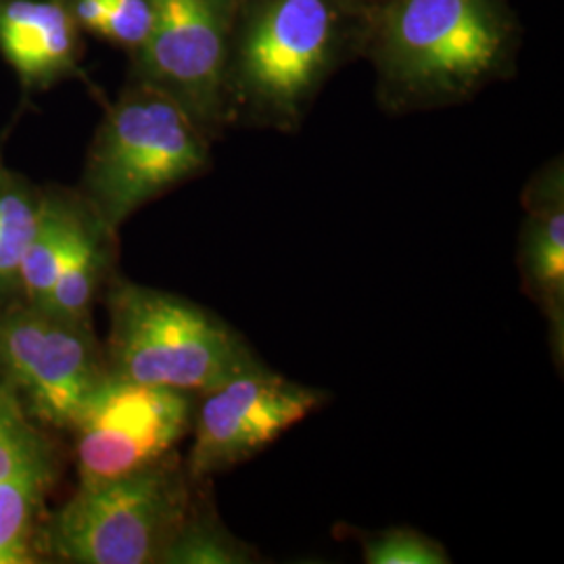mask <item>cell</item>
I'll use <instances>...</instances> for the list:
<instances>
[{"mask_svg":"<svg viewBox=\"0 0 564 564\" xmlns=\"http://www.w3.org/2000/svg\"><path fill=\"white\" fill-rule=\"evenodd\" d=\"M517 44L506 0H389L370 25L379 99L395 113L470 101L506 78Z\"/></svg>","mask_w":564,"mask_h":564,"instance_id":"cell-1","label":"cell"},{"mask_svg":"<svg viewBox=\"0 0 564 564\" xmlns=\"http://www.w3.org/2000/svg\"><path fill=\"white\" fill-rule=\"evenodd\" d=\"M345 0H239L230 57V126L293 132L339 65L351 34Z\"/></svg>","mask_w":564,"mask_h":564,"instance_id":"cell-2","label":"cell"},{"mask_svg":"<svg viewBox=\"0 0 564 564\" xmlns=\"http://www.w3.org/2000/svg\"><path fill=\"white\" fill-rule=\"evenodd\" d=\"M107 372L202 398L263 360L237 328L199 303L126 279L107 284Z\"/></svg>","mask_w":564,"mask_h":564,"instance_id":"cell-3","label":"cell"},{"mask_svg":"<svg viewBox=\"0 0 564 564\" xmlns=\"http://www.w3.org/2000/svg\"><path fill=\"white\" fill-rule=\"evenodd\" d=\"M212 139L178 102L134 82L107 111L88 151L84 199L111 230L182 182L207 172Z\"/></svg>","mask_w":564,"mask_h":564,"instance_id":"cell-4","label":"cell"},{"mask_svg":"<svg viewBox=\"0 0 564 564\" xmlns=\"http://www.w3.org/2000/svg\"><path fill=\"white\" fill-rule=\"evenodd\" d=\"M205 484L172 454L141 473L80 487L42 531V545L67 563H162Z\"/></svg>","mask_w":564,"mask_h":564,"instance_id":"cell-5","label":"cell"},{"mask_svg":"<svg viewBox=\"0 0 564 564\" xmlns=\"http://www.w3.org/2000/svg\"><path fill=\"white\" fill-rule=\"evenodd\" d=\"M239 0H153L137 82L178 102L214 141L230 126L228 57Z\"/></svg>","mask_w":564,"mask_h":564,"instance_id":"cell-6","label":"cell"},{"mask_svg":"<svg viewBox=\"0 0 564 564\" xmlns=\"http://www.w3.org/2000/svg\"><path fill=\"white\" fill-rule=\"evenodd\" d=\"M107 377L90 324L63 321L25 302L0 310V381L39 423L72 429Z\"/></svg>","mask_w":564,"mask_h":564,"instance_id":"cell-7","label":"cell"},{"mask_svg":"<svg viewBox=\"0 0 564 564\" xmlns=\"http://www.w3.org/2000/svg\"><path fill=\"white\" fill-rule=\"evenodd\" d=\"M326 400L321 389L295 383L263 362L242 370L197 398L184 458L188 475L212 481L253 460Z\"/></svg>","mask_w":564,"mask_h":564,"instance_id":"cell-8","label":"cell"},{"mask_svg":"<svg viewBox=\"0 0 564 564\" xmlns=\"http://www.w3.org/2000/svg\"><path fill=\"white\" fill-rule=\"evenodd\" d=\"M195 405L191 393L107 377L72 426L80 487L116 481L176 454Z\"/></svg>","mask_w":564,"mask_h":564,"instance_id":"cell-9","label":"cell"},{"mask_svg":"<svg viewBox=\"0 0 564 564\" xmlns=\"http://www.w3.org/2000/svg\"><path fill=\"white\" fill-rule=\"evenodd\" d=\"M57 456L15 391L0 381V564L34 561L32 540Z\"/></svg>","mask_w":564,"mask_h":564,"instance_id":"cell-10","label":"cell"},{"mask_svg":"<svg viewBox=\"0 0 564 564\" xmlns=\"http://www.w3.org/2000/svg\"><path fill=\"white\" fill-rule=\"evenodd\" d=\"M524 218L517 265L524 295L547 324L554 362H564V170L563 158L540 167L524 186Z\"/></svg>","mask_w":564,"mask_h":564,"instance_id":"cell-11","label":"cell"},{"mask_svg":"<svg viewBox=\"0 0 564 564\" xmlns=\"http://www.w3.org/2000/svg\"><path fill=\"white\" fill-rule=\"evenodd\" d=\"M78 30L61 0H0V51L30 88L76 69Z\"/></svg>","mask_w":564,"mask_h":564,"instance_id":"cell-12","label":"cell"},{"mask_svg":"<svg viewBox=\"0 0 564 564\" xmlns=\"http://www.w3.org/2000/svg\"><path fill=\"white\" fill-rule=\"evenodd\" d=\"M93 216L95 209L86 199H41L39 226L21 260L18 293L23 302L44 303L82 228Z\"/></svg>","mask_w":564,"mask_h":564,"instance_id":"cell-13","label":"cell"},{"mask_svg":"<svg viewBox=\"0 0 564 564\" xmlns=\"http://www.w3.org/2000/svg\"><path fill=\"white\" fill-rule=\"evenodd\" d=\"M116 235L95 214L82 228L48 297L39 307L63 321L90 324L95 297L111 272Z\"/></svg>","mask_w":564,"mask_h":564,"instance_id":"cell-14","label":"cell"},{"mask_svg":"<svg viewBox=\"0 0 564 564\" xmlns=\"http://www.w3.org/2000/svg\"><path fill=\"white\" fill-rule=\"evenodd\" d=\"M212 481L203 485L202 494L186 523L163 554V564H256L262 554L226 524L214 505Z\"/></svg>","mask_w":564,"mask_h":564,"instance_id":"cell-15","label":"cell"},{"mask_svg":"<svg viewBox=\"0 0 564 564\" xmlns=\"http://www.w3.org/2000/svg\"><path fill=\"white\" fill-rule=\"evenodd\" d=\"M41 218V197L0 167V297L18 291L21 260Z\"/></svg>","mask_w":564,"mask_h":564,"instance_id":"cell-16","label":"cell"},{"mask_svg":"<svg viewBox=\"0 0 564 564\" xmlns=\"http://www.w3.org/2000/svg\"><path fill=\"white\" fill-rule=\"evenodd\" d=\"M366 564H449L445 545L412 527H387L354 533Z\"/></svg>","mask_w":564,"mask_h":564,"instance_id":"cell-17","label":"cell"},{"mask_svg":"<svg viewBox=\"0 0 564 564\" xmlns=\"http://www.w3.org/2000/svg\"><path fill=\"white\" fill-rule=\"evenodd\" d=\"M105 21L101 39L116 42L128 51H139L153 23V0H102Z\"/></svg>","mask_w":564,"mask_h":564,"instance_id":"cell-18","label":"cell"}]
</instances>
